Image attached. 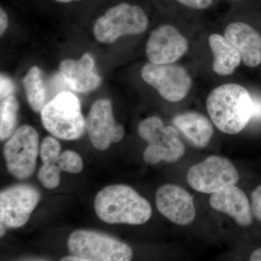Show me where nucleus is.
Wrapping results in <instances>:
<instances>
[{
	"mask_svg": "<svg viewBox=\"0 0 261 261\" xmlns=\"http://www.w3.org/2000/svg\"><path fill=\"white\" fill-rule=\"evenodd\" d=\"M206 106L215 126L227 135L240 133L251 121L252 95L240 84L216 87L207 97Z\"/></svg>",
	"mask_w": 261,
	"mask_h": 261,
	"instance_id": "obj_1",
	"label": "nucleus"
},
{
	"mask_svg": "<svg viewBox=\"0 0 261 261\" xmlns=\"http://www.w3.org/2000/svg\"><path fill=\"white\" fill-rule=\"evenodd\" d=\"M94 210L99 219L111 224H143L152 216L148 201L124 185H111L98 192Z\"/></svg>",
	"mask_w": 261,
	"mask_h": 261,
	"instance_id": "obj_2",
	"label": "nucleus"
},
{
	"mask_svg": "<svg viewBox=\"0 0 261 261\" xmlns=\"http://www.w3.org/2000/svg\"><path fill=\"white\" fill-rule=\"evenodd\" d=\"M40 113L43 126L56 138L78 140L86 130L80 99L69 92L57 94Z\"/></svg>",
	"mask_w": 261,
	"mask_h": 261,
	"instance_id": "obj_3",
	"label": "nucleus"
},
{
	"mask_svg": "<svg viewBox=\"0 0 261 261\" xmlns=\"http://www.w3.org/2000/svg\"><path fill=\"white\" fill-rule=\"evenodd\" d=\"M148 25V18L141 7L120 3L96 20L94 36L98 42L111 44L123 36L142 34Z\"/></svg>",
	"mask_w": 261,
	"mask_h": 261,
	"instance_id": "obj_4",
	"label": "nucleus"
},
{
	"mask_svg": "<svg viewBox=\"0 0 261 261\" xmlns=\"http://www.w3.org/2000/svg\"><path fill=\"white\" fill-rule=\"evenodd\" d=\"M68 249L70 255L82 261H128L132 248L109 235L91 230H76L70 235Z\"/></svg>",
	"mask_w": 261,
	"mask_h": 261,
	"instance_id": "obj_5",
	"label": "nucleus"
},
{
	"mask_svg": "<svg viewBox=\"0 0 261 261\" xmlns=\"http://www.w3.org/2000/svg\"><path fill=\"white\" fill-rule=\"evenodd\" d=\"M138 133L148 143L143 159L149 164L176 162L185 153L177 130L172 126H165L159 117H149L141 122Z\"/></svg>",
	"mask_w": 261,
	"mask_h": 261,
	"instance_id": "obj_6",
	"label": "nucleus"
},
{
	"mask_svg": "<svg viewBox=\"0 0 261 261\" xmlns=\"http://www.w3.org/2000/svg\"><path fill=\"white\" fill-rule=\"evenodd\" d=\"M39 135L34 127L23 125L5 143L3 154L8 172L20 180L34 173L39 154Z\"/></svg>",
	"mask_w": 261,
	"mask_h": 261,
	"instance_id": "obj_7",
	"label": "nucleus"
},
{
	"mask_svg": "<svg viewBox=\"0 0 261 261\" xmlns=\"http://www.w3.org/2000/svg\"><path fill=\"white\" fill-rule=\"evenodd\" d=\"M187 178L189 185L196 191L213 194L235 185L239 180V173L228 159L211 155L192 166Z\"/></svg>",
	"mask_w": 261,
	"mask_h": 261,
	"instance_id": "obj_8",
	"label": "nucleus"
},
{
	"mask_svg": "<svg viewBox=\"0 0 261 261\" xmlns=\"http://www.w3.org/2000/svg\"><path fill=\"white\" fill-rule=\"evenodd\" d=\"M142 80L159 92L168 102H179L192 87V79L181 65L146 63L141 71Z\"/></svg>",
	"mask_w": 261,
	"mask_h": 261,
	"instance_id": "obj_9",
	"label": "nucleus"
},
{
	"mask_svg": "<svg viewBox=\"0 0 261 261\" xmlns=\"http://www.w3.org/2000/svg\"><path fill=\"white\" fill-rule=\"evenodd\" d=\"M35 187L15 185L0 193V221L5 228H16L28 222L31 215L40 201Z\"/></svg>",
	"mask_w": 261,
	"mask_h": 261,
	"instance_id": "obj_10",
	"label": "nucleus"
},
{
	"mask_svg": "<svg viewBox=\"0 0 261 261\" xmlns=\"http://www.w3.org/2000/svg\"><path fill=\"white\" fill-rule=\"evenodd\" d=\"M86 130L94 148L106 150L112 143L123 140L124 127L115 121L112 102L108 99H99L91 107L86 118Z\"/></svg>",
	"mask_w": 261,
	"mask_h": 261,
	"instance_id": "obj_11",
	"label": "nucleus"
},
{
	"mask_svg": "<svg viewBox=\"0 0 261 261\" xmlns=\"http://www.w3.org/2000/svg\"><path fill=\"white\" fill-rule=\"evenodd\" d=\"M189 43L178 29L163 25L152 31L146 44V56L154 64H171L186 54Z\"/></svg>",
	"mask_w": 261,
	"mask_h": 261,
	"instance_id": "obj_12",
	"label": "nucleus"
},
{
	"mask_svg": "<svg viewBox=\"0 0 261 261\" xmlns=\"http://www.w3.org/2000/svg\"><path fill=\"white\" fill-rule=\"evenodd\" d=\"M155 202L159 212L174 224L187 226L195 219L193 199L181 187L174 185H163L156 192Z\"/></svg>",
	"mask_w": 261,
	"mask_h": 261,
	"instance_id": "obj_13",
	"label": "nucleus"
},
{
	"mask_svg": "<svg viewBox=\"0 0 261 261\" xmlns=\"http://www.w3.org/2000/svg\"><path fill=\"white\" fill-rule=\"evenodd\" d=\"M59 70L68 87L75 92L87 93L95 90L100 85V76L89 53L84 54L80 60H63Z\"/></svg>",
	"mask_w": 261,
	"mask_h": 261,
	"instance_id": "obj_14",
	"label": "nucleus"
},
{
	"mask_svg": "<svg viewBox=\"0 0 261 261\" xmlns=\"http://www.w3.org/2000/svg\"><path fill=\"white\" fill-rule=\"evenodd\" d=\"M209 202L213 208L228 215L240 226H247L252 224L250 202L245 192L235 185L213 193Z\"/></svg>",
	"mask_w": 261,
	"mask_h": 261,
	"instance_id": "obj_15",
	"label": "nucleus"
},
{
	"mask_svg": "<svg viewBox=\"0 0 261 261\" xmlns=\"http://www.w3.org/2000/svg\"><path fill=\"white\" fill-rule=\"evenodd\" d=\"M224 37L238 49L244 64L255 68L261 64V36L255 29L243 22L229 24Z\"/></svg>",
	"mask_w": 261,
	"mask_h": 261,
	"instance_id": "obj_16",
	"label": "nucleus"
},
{
	"mask_svg": "<svg viewBox=\"0 0 261 261\" xmlns=\"http://www.w3.org/2000/svg\"><path fill=\"white\" fill-rule=\"evenodd\" d=\"M173 123L198 148H204L208 145L214 134L210 120L199 113H181L173 118Z\"/></svg>",
	"mask_w": 261,
	"mask_h": 261,
	"instance_id": "obj_17",
	"label": "nucleus"
},
{
	"mask_svg": "<svg viewBox=\"0 0 261 261\" xmlns=\"http://www.w3.org/2000/svg\"><path fill=\"white\" fill-rule=\"evenodd\" d=\"M209 45L214 56L213 69L220 75H231L242 61L238 49L226 37L218 34H211Z\"/></svg>",
	"mask_w": 261,
	"mask_h": 261,
	"instance_id": "obj_18",
	"label": "nucleus"
},
{
	"mask_svg": "<svg viewBox=\"0 0 261 261\" xmlns=\"http://www.w3.org/2000/svg\"><path fill=\"white\" fill-rule=\"evenodd\" d=\"M23 84L31 108L35 113H41L46 105V90L41 70L37 66L31 68L24 77Z\"/></svg>",
	"mask_w": 261,
	"mask_h": 261,
	"instance_id": "obj_19",
	"label": "nucleus"
},
{
	"mask_svg": "<svg viewBox=\"0 0 261 261\" xmlns=\"http://www.w3.org/2000/svg\"><path fill=\"white\" fill-rule=\"evenodd\" d=\"M19 102L14 94L1 99L0 106V140L4 141L14 134L17 122Z\"/></svg>",
	"mask_w": 261,
	"mask_h": 261,
	"instance_id": "obj_20",
	"label": "nucleus"
},
{
	"mask_svg": "<svg viewBox=\"0 0 261 261\" xmlns=\"http://www.w3.org/2000/svg\"><path fill=\"white\" fill-rule=\"evenodd\" d=\"M61 154V144L56 138L47 137L43 140L39 148L43 164H56Z\"/></svg>",
	"mask_w": 261,
	"mask_h": 261,
	"instance_id": "obj_21",
	"label": "nucleus"
},
{
	"mask_svg": "<svg viewBox=\"0 0 261 261\" xmlns=\"http://www.w3.org/2000/svg\"><path fill=\"white\" fill-rule=\"evenodd\" d=\"M61 172L58 164H43L38 171L37 178L47 189H55L61 182Z\"/></svg>",
	"mask_w": 261,
	"mask_h": 261,
	"instance_id": "obj_22",
	"label": "nucleus"
},
{
	"mask_svg": "<svg viewBox=\"0 0 261 261\" xmlns=\"http://www.w3.org/2000/svg\"><path fill=\"white\" fill-rule=\"evenodd\" d=\"M57 164L61 171L70 173H79L84 168L83 161L78 153L71 150L62 152Z\"/></svg>",
	"mask_w": 261,
	"mask_h": 261,
	"instance_id": "obj_23",
	"label": "nucleus"
},
{
	"mask_svg": "<svg viewBox=\"0 0 261 261\" xmlns=\"http://www.w3.org/2000/svg\"><path fill=\"white\" fill-rule=\"evenodd\" d=\"M252 213L254 217L261 222V186L257 187L252 193Z\"/></svg>",
	"mask_w": 261,
	"mask_h": 261,
	"instance_id": "obj_24",
	"label": "nucleus"
},
{
	"mask_svg": "<svg viewBox=\"0 0 261 261\" xmlns=\"http://www.w3.org/2000/svg\"><path fill=\"white\" fill-rule=\"evenodd\" d=\"M15 85L8 76L1 75L0 78V97L1 99H5L8 96L14 94Z\"/></svg>",
	"mask_w": 261,
	"mask_h": 261,
	"instance_id": "obj_25",
	"label": "nucleus"
},
{
	"mask_svg": "<svg viewBox=\"0 0 261 261\" xmlns=\"http://www.w3.org/2000/svg\"><path fill=\"white\" fill-rule=\"evenodd\" d=\"M176 1L189 8L202 10L209 8L214 0H176Z\"/></svg>",
	"mask_w": 261,
	"mask_h": 261,
	"instance_id": "obj_26",
	"label": "nucleus"
},
{
	"mask_svg": "<svg viewBox=\"0 0 261 261\" xmlns=\"http://www.w3.org/2000/svg\"><path fill=\"white\" fill-rule=\"evenodd\" d=\"M253 108H252V116L251 120L261 121V97L257 95H252Z\"/></svg>",
	"mask_w": 261,
	"mask_h": 261,
	"instance_id": "obj_27",
	"label": "nucleus"
},
{
	"mask_svg": "<svg viewBox=\"0 0 261 261\" xmlns=\"http://www.w3.org/2000/svg\"><path fill=\"white\" fill-rule=\"evenodd\" d=\"M8 27V16L5 10L0 9V35L3 36L6 32Z\"/></svg>",
	"mask_w": 261,
	"mask_h": 261,
	"instance_id": "obj_28",
	"label": "nucleus"
},
{
	"mask_svg": "<svg viewBox=\"0 0 261 261\" xmlns=\"http://www.w3.org/2000/svg\"><path fill=\"white\" fill-rule=\"evenodd\" d=\"M250 260L251 261H261V248L255 250L251 255H250Z\"/></svg>",
	"mask_w": 261,
	"mask_h": 261,
	"instance_id": "obj_29",
	"label": "nucleus"
},
{
	"mask_svg": "<svg viewBox=\"0 0 261 261\" xmlns=\"http://www.w3.org/2000/svg\"><path fill=\"white\" fill-rule=\"evenodd\" d=\"M55 1L60 3H71V2L80 1V0H55Z\"/></svg>",
	"mask_w": 261,
	"mask_h": 261,
	"instance_id": "obj_30",
	"label": "nucleus"
}]
</instances>
